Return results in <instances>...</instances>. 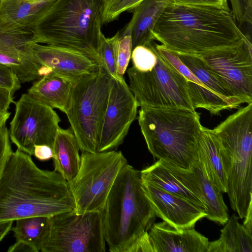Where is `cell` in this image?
I'll return each mask as SVG.
<instances>
[{
    "label": "cell",
    "mask_w": 252,
    "mask_h": 252,
    "mask_svg": "<svg viewBox=\"0 0 252 252\" xmlns=\"http://www.w3.org/2000/svg\"><path fill=\"white\" fill-rule=\"evenodd\" d=\"M101 212H66L49 217L42 252H105Z\"/></svg>",
    "instance_id": "30bf717a"
},
{
    "label": "cell",
    "mask_w": 252,
    "mask_h": 252,
    "mask_svg": "<svg viewBox=\"0 0 252 252\" xmlns=\"http://www.w3.org/2000/svg\"><path fill=\"white\" fill-rule=\"evenodd\" d=\"M172 3L173 0H143L132 10V17L125 29L131 32L132 49L153 42L154 28L165 9Z\"/></svg>",
    "instance_id": "ffe728a7"
},
{
    "label": "cell",
    "mask_w": 252,
    "mask_h": 252,
    "mask_svg": "<svg viewBox=\"0 0 252 252\" xmlns=\"http://www.w3.org/2000/svg\"><path fill=\"white\" fill-rule=\"evenodd\" d=\"M156 51L157 63L152 70L142 72L131 66L126 71L129 88L139 107L195 110L189 96L187 80Z\"/></svg>",
    "instance_id": "9c48e42d"
},
{
    "label": "cell",
    "mask_w": 252,
    "mask_h": 252,
    "mask_svg": "<svg viewBox=\"0 0 252 252\" xmlns=\"http://www.w3.org/2000/svg\"><path fill=\"white\" fill-rule=\"evenodd\" d=\"M41 161L50 159L53 157V148L46 145H37L34 147L33 155Z\"/></svg>",
    "instance_id": "d590c367"
},
{
    "label": "cell",
    "mask_w": 252,
    "mask_h": 252,
    "mask_svg": "<svg viewBox=\"0 0 252 252\" xmlns=\"http://www.w3.org/2000/svg\"><path fill=\"white\" fill-rule=\"evenodd\" d=\"M61 121L53 109L23 94L15 102V114L10 123V139L18 149L33 155L35 145H46L53 148Z\"/></svg>",
    "instance_id": "8fae6325"
},
{
    "label": "cell",
    "mask_w": 252,
    "mask_h": 252,
    "mask_svg": "<svg viewBox=\"0 0 252 252\" xmlns=\"http://www.w3.org/2000/svg\"><path fill=\"white\" fill-rule=\"evenodd\" d=\"M178 4L215 7L229 10L227 0H173Z\"/></svg>",
    "instance_id": "d6a6232c"
},
{
    "label": "cell",
    "mask_w": 252,
    "mask_h": 252,
    "mask_svg": "<svg viewBox=\"0 0 252 252\" xmlns=\"http://www.w3.org/2000/svg\"><path fill=\"white\" fill-rule=\"evenodd\" d=\"M142 185L156 217L176 228L194 227L207 216L204 210L184 198L145 183Z\"/></svg>",
    "instance_id": "2e32d148"
},
{
    "label": "cell",
    "mask_w": 252,
    "mask_h": 252,
    "mask_svg": "<svg viewBox=\"0 0 252 252\" xmlns=\"http://www.w3.org/2000/svg\"><path fill=\"white\" fill-rule=\"evenodd\" d=\"M149 230L154 252H207L209 247L208 239L194 227L178 229L163 221Z\"/></svg>",
    "instance_id": "e0dca14e"
},
{
    "label": "cell",
    "mask_w": 252,
    "mask_h": 252,
    "mask_svg": "<svg viewBox=\"0 0 252 252\" xmlns=\"http://www.w3.org/2000/svg\"><path fill=\"white\" fill-rule=\"evenodd\" d=\"M155 40L177 54L201 56L246 37L230 10L171 3L157 21Z\"/></svg>",
    "instance_id": "7a4b0ae2"
},
{
    "label": "cell",
    "mask_w": 252,
    "mask_h": 252,
    "mask_svg": "<svg viewBox=\"0 0 252 252\" xmlns=\"http://www.w3.org/2000/svg\"><path fill=\"white\" fill-rule=\"evenodd\" d=\"M8 252H37L30 244L21 241L16 240V242L10 246L7 250Z\"/></svg>",
    "instance_id": "8d00e7d4"
},
{
    "label": "cell",
    "mask_w": 252,
    "mask_h": 252,
    "mask_svg": "<svg viewBox=\"0 0 252 252\" xmlns=\"http://www.w3.org/2000/svg\"><path fill=\"white\" fill-rule=\"evenodd\" d=\"M101 0H55L41 15L36 41L82 53L99 64Z\"/></svg>",
    "instance_id": "8992f818"
},
{
    "label": "cell",
    "mask_w": 252,
    "mask_h": 252,
    "mask_svg": "<svg viewBox=\"0 0 252 252\" xmlns=\"http://www.w3.org/2000/svg\"><path fill=\"white\" fill-rule=\"evenodd\" d=\"M252 45L248 36L239 43L200 57L242 103H252Z\"/></svg>",
    "instance_id": "7c38bea8"
},
{
    "label": "cell",
    "mask_w": 252,
    "mask_h": 252,
    "mask_svg": "<svg viewBox=\"0 0 252 252\" xmlns=\"http://www.w3.org/2000/svg\"><path fill=\"white\" fill-rule=\"evenodd\" d=\"M245 220L243 221V225L250 232H252V208L248 211L246 217L244 218Z\"/></svg>",
    "instance_id": "ab89813d"
},
{
    "label": "cell",
    "mask_w": 252,
    "mask_h": 252,
    "mask_svg": "<svg viewBox=\"0 0 252 252\" xmlns=\"http://www.w3.org/2000/svg\"><path fill=\"white\" fill-rule=\"evenodd\" d=\"M70 212L76 206L68 182L39 168L29 154L13 152L0 177V221Z\"/></svg>",
    "instance_id": "6da1fadb"
},
{
    "label": "cell",
    "mask_w": 252,
    "mask_h": 252,
    "mask_svg": "<svg viewBox=\"0 0 252 252\" xmlns=\"http://www.w3.org/2000/svg\"><path fill=\"white\" fill-rule=\"evenodd\" d=\"M111 252H127L148 232L156 215L144 190L140 171L127 163L121 169L101 211Z\"/></svg>",
    "instance_id": "3957f363"
},
{
    "label": "cell",
    "mask_w": 252,
    "mask_h": 252,
    "mask_svg": "<svg viewBox=\"0 0 252 252\" xmlns=\"http://www.w3.org/2000/svg\"><path fill=\"white\" fill-rule=\"evenodd\" d=\"M140 175L142 182L184 198L206 211L195 169L190 171L158 159L140 171Z\"/></svg>",
    "instance_id": "5bb4252c"
},
{
    "label": "cell",
    "mask_w": 252,
    "mask_h": 252,
    "mask_svg": "<svg viewBox=\"0 0 252 252\" xmlns=\"http://www.w3.org/2000/svg\"><path fill=\"white\" fill-rule=\"evenodd\" d=\"M211 131L218 144L231 207L243 219L252 208V103Z\"/></svg>",
    "instance_id": "5b68a950"
},
{
    "label": "cell",
    "mask_w": 252,
    "mask_h": 252,
    "mask_svg": "<svg viewBox=\"0 0 252 252\" xmlns=\"http://www.w3.org/2000/svg\"><path fill=\"white\" fill-rule=\"evenodd\" d=\"M53 150L54 170L68 182L71 181L79 171L81 156L78 143L70 127L59 128Z\"/></svg>",
    "instance_id": "44dd1931"
},
{
    "label": "cell",
    "mask_w": 252,
    "mask_h": 252,
    "mask_svg": "<svg viewBox=\"0 0 252 252\" xmlns=\"http://www.w3.org/2000/svg\"><path fill=\"white\" fill-rule=\"evenodd\" d=\"M0 86L6 87L14 94L21 88V82L8 66L0 63Z\"/></svg>",
    "instance_id": "1f68e13d"
},
{
    "label": "cell",
    "mask_w": 252,
    "mask_h": 252,
    "mask_svg": "<svg viewBox=\"0 0 252 252\" xmlns=\"http://www.w3.org/2000/svg\"><path fill=\"white\" fill-rule=\"evenodd\" d=\"M74 82L49 72L35 80L27 94L38 102L66 114L71 104Z\"/></svg>",
    "instance_id": "d6986e66"
},
{
    "label": "cell",
    "mask_w": 252,
    "mask_h": 252,
    "mask_svg": "<svg viewBox=\"0 0 252 252\" xmlns=\"http://www.w3.org/2000/svg\"><path fill=\"white\" fill-rule=\"evenodd\" d=\"M132 67L136 70L147 72L152 70L157 63L158 56L152 42L146 45L134 47L131 52Z\"/></svg>",
    "instance_id": "83f0119b"
},
{
    "label": "cell",
    "mask_w": 252,
    "mask_h": 252,
    "mask_svg": "<svg viewBox=\"0 0 252 252\" xmlns=\"http://www.w3.org/2000/svg\"><path fill=\"white\" fill-rule=\"evenodd\" d=\"M233 214L220 230V238L210 242L207 252H252V233Z\"/></svg>",
    "instance_id": "603a6c76"
},
{
    "label": "cell",
    "mask_w": 252,
    "mask_h": 252,
    "mask_svg": "<svg viewBox=\"0 0 252 252\" xmlns=\"http://www.w3.org/2000/svg\"><path fill=\"white\" fill-rule=\"evenodd\" d=\"M198 158L207 178L223 193L227 191L218 143L211 129L202 126L197 143Z\"/></svg>",
    "instance_id": "7402d4cb"
},
{
    "label": "cell",
    "mask_w": 252,
    "mask_h": 252,
    "mask_svg": "<svg viewBox=\"0 0 252 252\" xmlns=\"http://www.w3.org/2000/svg\"><path fill=\"white\" fill-rule=\"evenodd\" d=\"M12 153L9 130L4 124L0 127V177Z\"/></svg>",
    "instance_id": "4dcf8cb0"
},
{
    "label": "cell",
    "mask_w": 252,
    "mask_h": 252,
    "mask_svg": "<svg viewBox=\"0 0 252 252\" xmlns=\"http://www.w3.org/2000/svg\"><path fill=\"white\" fill-rule=\"evenodd\" d=\"M127 163L121 151L82 152L79 171L68 182L76 213L101 212L118 175Z\"/></svg>",
    "instance_id": "ba28073f"
},
{
    "label": "cell",
    "mask_w": 252,
    "mask_h": 252,
    "mask_svg": "<svg viewBox=\"0 0 252 252\" xmlns=\"http://www.w3.org/2000/svg\"><path fill=\"white\" fill-rule=\"evenodd\" d=\"M13 221H0V242L11 230Z\"/></svg>",
    "instance_id": "74e56055"
},
{
    "label": "cell",
    "mask_w": 252,
    "mask_h": 252,
    "mask_svg": "<svg viewBox=\"0 0 252 252\" xmlns=\"http://www.w3.org/2000/svg\"><path fill=\"white\" fill-rule=\"evenodd\" d=\"M138 107L126 81L113 79L97 152L114 150L123 142L136 118Z\"/></svg>",
    "instance_id": "4fadbf2b"
},
{
    "label": "cell",
    "mask_w": 252,
    "mask_h": 252,
    "mask_svg": "<svg viewBox=\"0 0 252 252\" xmlns=\"http://www.w3.org/2000/svg\"><path fill=\"white\" fill-rule=\"evenodd\" d=\"M13 94L11 90L0 86V112L8 111L11 103H14Z\"/></svg>",
    "instance_id": "e575fe53"
},
{
    "label": "cell",
    "mask_w": 252,
    "mask_h": 252,
    "mask_svg": "<svg viewBox=\"0 0 252 252\" xmlns=\"http://www.w3.org/2000/svg\"><path fill=\"white\" fill-rule=\"evenodd\" d=\"M149 151L159 160L193 171L198 162L200 114L187 108L141 107L137 118Z\"/></svg>",
    "instance_id": "277c9868"
},
{
    "label": "cell",
    "mask_w": 252,
    "mask_h": 252,
    "mask_svg": "<svg viewBox=\"0 0 252 252\" xmlns=\"http://www.w3.org/2000/svg\"><path fill=\"white\" fill-rule=\"evenodd\" d=\"M0 63L10 67L23 83L44 74L42 67L32 60L28 42L21 39L0 38Z\"/></svg>",
    "instance_id": "ac0fdd59"
},
{
    "label": "cell",
    "mask_w": 252,
    "mask_h": 252,
    "mask_svg": "<svg viewBox=\"0 0 252 252\" xmlns=\"http://www.w3.org/2000/svg\"><path fill=\"white\" fill-rule=\"evenodd\" d=\"M127 252H154L148 231L140 237Z\"/></svg>",
    "instance_id": "836d02e7"
},
{
    "label": "cell",
    "mask_w": 252,
    "mask_h": 252,
    "mask_svg": "<svg viewBox=\"0 0 252 252\" xmlns=\"http://www.w3.org/2000/svg\"><path fill=\"white\" fill-rule=\"evenodd\" d=\"M195 170L206 207V218L218 224L224 225L229 219V214L228 208L223 199V192L207 178L199 159Z\"/></svg>",
    "instance_id": "cb8c5ba5"
},
{
    "label": "cell",
    "mask_w": 252,
    "mask_h": 252,
    "mask_svg": "<svg viewBox=\"0 0 252 252\" xmlns=\"http://www.w3.org/2000/svg\"><path fill=\"white\" fill-rule=\"evenodd\" d=\"M232 14L240 24H252V0H229Z\"/></svg>",
    "instance_id": "f546056e"
},
{
    "label": "cell",
    "mask_w": 252,
    "mask_h": 252,
    "mask_svg": "<svg viewBox=\"0 0 252 252\" xmlns=\"http://www.w3.org/2000/svg\"><path fill=\"white\" fill-rule=\"evenodd\" d=\"M98 54L100 65L114 80L119 81L117 74L116 62L113 45L110 38L103 34L99 44Z\"/></svg>",
    "instance_id": "f1b7e54d"
},
{
    "label": "cell",
    "mask_w": 252,
    "mask_h": 252,
    "mask_svg": "<svg viewBox=\"0 0 252 252\" xmlns=\"http://www.w3.org/2000/svg\"><path fill=\"white\" fill-rule=\"evenodd\" d=\"M11 228L16 240L25 242L40 251L49 227V217L32 216L17 220Z\"/></svg>",
    "instance_id": "484cf974"
},
{
    "label": "cell",
    "mask_w": 252,
    "mask_h": 252,
    "mask_svg": "<svg viewBox=\"0 0 252 252\" xmlns=\"http://www.w3.org/2000/svg\"><path fill=\"white\" fill-rule=\"evenodd\" d=\"M33 60L50 72L73 82L96 71L100 65L79 51L50 45L32 42Z\"/></svg>",
    "instance_id": "9a60e30c"
},
{
    "label": "cell",
    "mask_w": 252,
    "mask_h": 252,
    "mask_svg": "<svg viewBox=\"0 0 252 252\" xmlns=\"http://www.w3.org/2000/svg\"><path fill=\"white\" fill-rule=\"evenodd\" d=\"M115 53L117 74L119 81H125L124 75L126 71L132 50L131 32L124 29L118 31L111 37Z\"/></svg>",
    "instance_id": "4316f807"
},
{
    "label": "cell",
    "mask_w": 252,
    "mask_h": 252,
    "mask_svg": "<svg viewBox=\"0 0 252 252\" xmlns=\"http://www.w3.org/2000/svg\"><path fill=\"white\" fill-rule=\"evenodd\" d=\"M10 115V113L8 111L5 112H0V127L5 124Z\"/></svg>",
    "instance_id": "60d3db41"
},
{
    "label": "cell",
    "mask_w": 252,
    "mask_h": 252,
    "mask_svg": "<svg viewBox=\"0 0 252 252\" xmlns=\"http://www.w3.org/2000/svg\"><path fill=\"white\" fill-rule=\"evenodd\" d=\"M32 8V5L28 3L22 4L17 10V18L21 19L25 17L30 13Z\"/></svg>",
    "instance_id": "f35d334b"
},
{
    "label": "cell",
    "mask_w": 252,
    "mask_h": 252,
    "mask_svg": "<svg viewBox=\"0 0 252 252\" xmlns=\"http://www.w3.org/2000/svg\"><path fill=\"white\" fill-rule=\"evenodd\" d=\"M181 61L213 93L230 103L234 109L241 105L232 93L199 57L176 54Z\"/></svg>",
    "instance_id": "d4e9b609"
},
{
    "label": "cell",
    "mask_w": 252,
    "mask_h": 252,
    "mask_svg": "<svg viewBox=\"0 0 252 252\" xmlns=\"http://www.w3.org/2000/svg\"><path fill=\"white\" fill-rule=\"evenodd\" d=\"M113 80L100 66L73 83L66 115L82 152H97Z\"/></svg>",
    "instance_id": "52a82bcc"
}]
</instances>
